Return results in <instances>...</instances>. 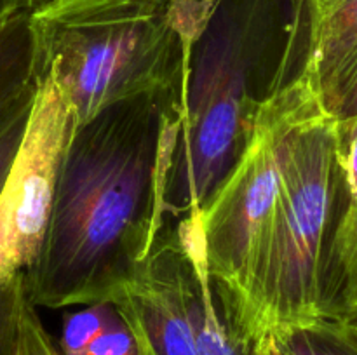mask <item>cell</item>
Returning a JSON list of instances; mask_svg holds the SVG:
<instances>
[{
	"mask_svg": "<svg viewBox=\"0 0 357 355\" xmlns=\"http://www.w3.org/2000/svg\"><path fill=\"white\" fill-rule=\"evenodd\" d=\"M110 301L129 322L143 355H243L216 298L199 212L164 225Z\"/></svg>",
	"mask_w": 357,
	"mask_h": 355,
	"instance_id": "6",
	"label": "cell"
},
{
	"mask_svg": "<svg viewBox=\"0 0 357 355\" xmlns=\"http://www.w3.org/2000/svg\"><path fill=\"white\" fill-rule=\"evenodd\" d=\"M58 348L61 355H143L131 326L112 301L66 313Z\"/></svg>",
	"mask_w": 357,
	"mask_h": 355,
	"instance_id": "9",
	"label": "cell"
},
{
	"mask_svg": "<svg viewBox=\"0 0 357 355\" xmlns=\"http://www.w3.org/2000/svg\"><path fill=\"white\" fill-rule=\"evenodd\" d=\"M264 355H275V354H274V352H265Z\"/></svg>",
	"mask_w": 357,
	"mask_h": 355,
	"instance_id": "20",
	"label": "cell"
},
{
	"mask_svg": "<svg viewBox=\"0 0 357 355\" xmlns=\"http://www.w3.org/2000/svg\"><path fill=\"white\" fill-rule=\"evenodd\" d=\"M73 127L61 86L52 73L42 72L20 148L0 188V285L26 274L40 254Z\"/></svg>",
	"mask_w": 357,
	"mask_h": 355,
	"instance_id": "7",
	"label": "cell"
},
{
	"mask_svg": "<svg viewBox=\"0 0 357 355\" xmlns=\"http://www.w3.org/2000/svg\"><path fill=\"white\" fill-rule=\"evenodd\" d=\"M31 103H33V100L21 104L0 127V188H2L7 173H9L14 155L20 148L21 138H23L24 127H26L28 115H30L31 110Z\"/></svg>",
	"mask_w": 357,
	"mask_h": 355,
	"instance_id": "15",
	"label": "cell"
},
{
	"mask_svg": "<svg viewBox=\"0 0 357 355\" xmlns=\"http://www.w3.org/2000/svg\"><path fill=\"white\" fill-rule=\"evenodd\" d=\"M356 73L357 0H317L307 75L328 117Z\"/></svg>",
	"mask_w": 357,
	"mask_h": 355,
	"instance_id": "8",
	"label": "cell"
},
{
	"mask_svg": "<svg viewBox=\"0 0 357 355\" xmlns=\"http://www.w3.org/2000/svg\"><path fill=\"white\" fill-rule=\"evenodd\" d=\"M206 0H58L30 14L38 75L61 86L77 125L187 79Z\"/></svg>",
	"mask_w": 357,
	"mask_h": 355,
	"instance_id": "3",
	"label": "cell"
},
{
	"mask_svg": "<svg viewBox=\"0 0 357 355\" xmlns=\"http://www.w3.org/2000/svg\"><path fill=\"white\" fill-rule=\"evenodd\" d=\"M314 97L305 72L267 100L243 155L199 211L209 275L241 352L268 223L281 191L286 139Z\"/></svg>",
	"mask_w": 357,
	"mask_h": 355,
	"instance_id": "5",
	"label": "cell"
},
{
	"mask_svg": "<svg viewBox=\"0 0 357 355\" xmlns=\"http://www.w3.org/2000/svg\"><path fill=\"white\" fill-rule=\"evenodd\" d=\"M331 313L337 322L357 320V207L344 216L335 239Z\"/></svg>",
	"mask_w": 357,
	"mask_h": 355,
	"instance_id": "12",
	"label": "cell"
},
{
	"mask_svg": "<svg viewBox=\"0 0 357 355\" xmlns=\"http://www.w3.org/2000/svg\"><path fill=\"white\" fill-rule=\"evenodd\" d=\"M345 211L335 120L314 97L286 139L281 191L255 281L244 355H258L284 331L333 320V247Z\"/></svg>",
	"mask_w": 357,
	"mask_h": 355,
	"instance_id": "4",
	"label": "cell"
},
{
	"mask_svg": "<svg viewBox=\"0 0 357 355\" xmlns=\"http://www.w3.org/2000/svg\"><path fill=\"white\" fill-rule=\"evenodd\" d=\"M335 143L347 194V214L357 207V115L335 120Z\"/></svg>",
	"mask_w": 357,
	"mask_h": 355,
	"instance_id": "13",
	"label": "cell"
},
{
	"mask_svg": "<svg viewBox=\"0 0 357 355\" xmlns=\"http://www.w3.org/2000/svg\"><path fill=\"white\" fill-rule=\"evenodd\" d=\"M317 0H206L166 187L169 221L201 211L243 155L261 106L307 72Z\"/></svg>",
	"mask_w": 357,
	"mask_h": 355,
	"instance_id": "2",
	"label": "cell"
},
{
	"mask_svg": "<svg viewBox=\"0 0 357 355\" xmlns=\"http://www.w3.org/2000/svg\"><path fill=\"white\" fill-rule=\"evenodd\" d=\"M58 2V0H21V9L26 10V13H35V10H40L44 7L51 6V3Z\"/></svg>",
	"mask_w": 357,
	"mask_h": 355,
	"instance_id": "17",
	"label": "cell"
},
{
	"mask_svg": "<svg viewBox=\"0 0 357 355\" xmlns=\"http://www.w3.org/2000/svg\"><path fill=\"white\" fill-rule=\"evenodd\" d=\"M357 355V333L347 322L324 320L271 338L258 355Z\"/></svg>",
	"mask_w": 357,
	"mask_h": 355,
	"instance_id": "11",
	"label": "cell"
},
{
	"mask_svg": "<svg viewBox=\"0 0 357 355\" xmlns=\"http://www.w3.org/2000/svg\"><path fill=\"white\" fill-rule=\"evenodd\" d=\"M14 355H61L58 345L52 343V338L45 331L42 320L38 319L37 308L28 299L23 303L20 313Z\"/></svg>",
	"mask_w": 357,
	"mask_h": 355,
	"instance_id": "14",
	"label": "cell"
},
{
	"mask_svg": "<svg viewBox=\"0 0 357 355\" xmlns=\"http://www.w3.org/2000/svg\"><path fill=\"white\" fill-rule=\"evenodd\" d=\"M38 86V61L31 17L16 10L0 19V127L33 100Z\"/></svg>",
	"mask_w": 357,
	"mask_h": 355,
	"instance_id": "10",
	"label": "cell"
},
{
	"mask_svg": "<svg viewBox=\"0 0 357 355\" xmlns=\"http://www.w3.org/2000/svg\"><path fill=\"white\" fill-rule=\"evenodd\" d=\"M347 324H351V326L354 327V331L357 333V320H356V322H347Z\"/></svg>",
	"mask_w": 357,
	"mask_h": 355,
	"instance_id": "19",
	"label": "cell"
},
{
	"mask_svg": "<svg viewBox=\"0 0 357 355\" xmlns=\"http://www.w3.org/2000/svg\"><path fill=\"white\" fill-rule=\"evenodd\" d=\"M21 9V0H0V19Z\"/></svg>",
	"mask_w": 357,
	"mask_h": 355,
	"instance_id": "18",
	"label": "cell"
},
{
	"mask_svg": "<svg viewBox=\"0 0 357 355\" xmlns=\"http://www.w3.org/2000/svg\"><path fill=\"white\" fill-rule=\"evenodd\" d=\"M183 86L121 101L73 127L44 246L24 274L35 308L110 301L169 219L166 187Z\"/></svg>",
	"mask_w": 357,
	"mask_h": 355,
	"instance_id": "1",
	"label": "cell"
},
{
	"mask_svg": "<svg viewBox=\"0 0 357 355\" xmlns=\"http://www.w3.org/2000/svg\"><path fill=\"white\" fill-rule=\"evenodd\" d=\"M354 115H357V73L347 86V89L344 90L340 100H338L337 106L331 113V118L333 120H344V118L354 117Z\"/></svg>",
	"mask_w": 357,
	"mask_h": 355,
	"instance_id": "16",
	"label": "cell"
}]
</instances>
